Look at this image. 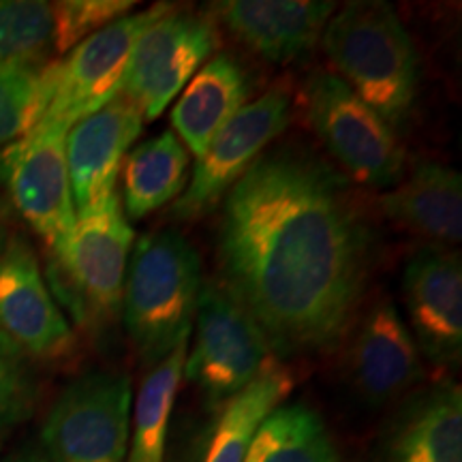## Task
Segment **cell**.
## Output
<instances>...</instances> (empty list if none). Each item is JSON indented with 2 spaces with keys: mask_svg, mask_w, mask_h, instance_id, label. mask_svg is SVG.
I'll return each mask as SVG.
<instances>
[{
  "mask_svg": "<svg viewBox=\"0 0 462 462\" xmlns=\"http://www.w3.org/2000/svg\"><path fill=\"white\" fill-rule=\"evenodd\" d=\"M201 285L199 255L182 234L161 229L137 240L120 313L142 364L157 366L190 337Z\"/></svg>",
  "mask_w": 462,
  "mask_h": 462,
  "instance_id": "3",
  "label": "cell"
},
{
  "mask_svg": "<svg viewBox=\"0 0 462 462\" xmlns=\"http://www.w3.org/2000/svg\"><path fill=\"white\" fill-rule=\"evenodd\" d=\"M133 0H62L51 3L54 17V34H51V50L58 54L71 51L90 34L123 20L135 9Z\"/></svg>",
  "mask_w": 462,
  "mask_h": 462,
  "instance_id": "26",
  "label": "cell"
},
{
  "mask_svg": "<svg viewBox=\"0 0 462 462\" xmlns=\"http://www.w3.org/2000/svg\"><path fill=\"white\" fill-rule=\"evenodd\" d=\"M189 338H184L142 381L133 402V432L126 462H165L167 430L184 374Z\"/></svg>",
  "mask_w": 462,
  "mask_h": 462,
  "instance_id": "22",
  "label": "cell"
},
{
  "mask_svg": "<svg viewBox=\"0 0 462 462\" xmlns=\"http://www.w3.org/2000/svg\"><path fill=\"white\" fill-rule=\"evenodd\" d=\"M273 357L257 321L229 296L221 282L206 281L195 310V345L193 351H187L184 374L201 390L208 404L221 407L227 402Z\"/></svg>",
  "mask_w": 462,
  "mask_h": 462,
  "instance_id": "6",
  "label": "cell"
},
{
  "mask_svg": "<svg viewBox=\"0 0 462 462\" xmlns=\"http://www.w3.org/2000/svg\"><path fill=\"white\" fill-rule=\"evenodd\" d=\"M133 236L116 190L106 204L79 215L69 240L51 253L50 287L79 326L114 321L123 310Z\"/></svg>",
  "mask_w": 462,
  "mask_h": 462,
  "instance_id": "4",
  "label": "cell"
},
{
  "mask_svg": "<svg viewBox=\"0 0 462 462\" xmlns=\"http://www.w3.org/2000/svg\"><path fill=\"white\" fill-rule=\"evenodd\" d=\"M221 45L210 11L178 9L159 17L131 51L120 95L143 120H157Z\"/></svg>",
  "mask_w": 462,
  "mask_h": 462,
  "instance_id": "7",
  "label": "cell"
},
{
  "mask_svg": "<svg viewBox=\"0 0 462 462\" xmlns=\"http://www.w3.org/2000/svg\"><path fill=\"white\" fill-rule=\"evenodd\" d=\"M291 120V92L285 84L248 101L210 142L195 165L184 193L170 208V218L193 223L210 215Z\"/></svg>",
  "mask_w": 462,
  "mask_h": 462,
  "instance_id": "9",
  "label": "cell"
},
{
  "mask_svg": "<svg viewBox=\"0 0 462 462\" xmlns=\"http://www.w3.org/2000/svg\"><path fill=\"white\" fill-rule=\"evenodd\" d=\"M34 379L28 357L0 334V449L32 411Z\"/></svg>",
  "mask_w": 462,
  "mask_h": 462,
  "instance_id": "27",
  "label": "cell"
},
{
  "mask_svg": "<svg viewBox=\"0 0 462 462\" xmlns=\"http://www.w3.org/2000/svg\"><path fill=\"white\" fill-rule=\"evenodd\" d=\"M142 129V114L123 95L69 129L65 152L78 217L106 204L116 193L120 167Z\"/></svg>",
  "mask_w": 462,
  "mask_h": 462,
  "instance_id": "15",
  "label": "cell"
},
{
  "mask_svg": "<svg viewBox=\"0 0 462 462\" xmlns=\"http://www.w3.org/2000/svg\"><path fill=\"white\" fill-rule=\"evenodd\" d=\"M242 462H340V456L321 415L296 401L265 418Z\"/></svg>",
  "mask_w": 462,
  "mask_h": 462,
  "instance_id": "23",
  "label": "cell"
},
{
  "mask_svg": "<svg viewBox=\"0 0 462 462\" xmlns=\"http://www.w3.org/2000/svg\"><path fill=\"white\" fill-rule=\"evenodd\" d=\"M345 340L346 374L371 407L398 401L424 379L418 345L390 298H381L356 319Z\"/></svg>",
  "mask_w": 462,
  "mask_h": 462,
  "instance_id": "13",
  "label": "cell"
},
{
  "mask_svg": "<svg viewBox=\"0 0 462 462\" xmlns=\"http://www.w3.org/2000/svg\"><path fill=\"white\" fill-rule=\"evenodd\" d=\"M296 388V377L279 357H273L245 390L221 404L204 462H242L257 430Z\"/></svg>",
  "mask_w": 462,
  "mask_h": 462,
  "instance_id": "20",
  "label": "cell"
},
{
  "mask_svg": "<svg viewBox=\"0 0 462 462\" xmlns=\"http://www.w3.org/2000/svg\"><path fill=\"white\" fill-rule=\"evenodd\" d=\"M334 11V3L315 0H225L210 14L259 56L291 62L321 42Z\"/></svg>",
  "mask_w": 462,
  "mask_h": 462,
  "instance_id": "16",
  "label": "cell"
},
{
  "mask_svg": "<svg viewBox=\"0 0 462 462\" xmlns=\"http://www.w3.org/2000/svg\"><path fill=\"white\" fill-rule=\"evenodd\" d=\"M0 334L32 360H58L75 343L73 328L24 238L0 246Z\"/></svg>",
  "mask_w": 462,
  "mask_h": 462,
  "instance_id": "12",
  "label": "cell"
},
{
  "mask_svg": "<svg viewBox=\"0 0 462 462\" xmlns=\"http://www.w3.org/2000/svg\"><path fill=\"white\" fill-rule=\"evenodd\" d=\"M125 217L142 221L154 210L173 204L187 189L189 150L176 133L165 131L142 142L123 161Z\"/></svg>",
  "mask_w": 462,
  "mask_h": 462,
  "instance_id": "21",
  "label": "cell"
},
{
  "mask_svg": "<svg viewBox=\"0 0 462 462\" xmlns=\"http://www.w3.org/2000/svg\"><path fill=\"white\" fill-rule=\"evenodd\" d=\"M51 34V3L0 0V62H43Z\"/></svg>",
  "mask_w": 462,
  "mask_h": 462,
  "instance_id": "25",
  "label": "cell"
},
{
  "mask_svg": "<svg viewBox=\"0 0 462 462\" xmlns=\"http://www.w3.org/2000/svg\"><path fill=\"white\" fill-rule=\"evenodd\" d=\"M67 133L65 126L42 120L0 150V182L51 253L60 251L78 221L65 152Z\"/></svg>",
  "mask_w": 462,
  "mask_h": 462,
  "instance_id": "10",
  "label": "cell"
},
{
  "mask_svg": "<svg viewBox=\"0 0 462 462\" xmlns=\"http://www.w3.org/2000/svg\"><path fill=\"white\" fill-rule=\"evenodd\" d=\"M321 45L337 75L394 131L418 99L420 56L390 3L360 0L334 14Z\"/></svg>",
  "mask_w": 462,
  "mask_h": 462,
  "instance_id": "2",
  "label": "cell"
},
{
  "mask_svg": "<svg viewBox=\"0 0 462 462\" xmlns=\"http://www.w3.org/2000/svg\"><path fill=\"white\" fill-rule=\"evenodd\" d=\"M383 215L398 227L454 246L462 240V178L454 167L421 161L404 180L379 198Z\"/></svg>",
  "mask_w": 462,
  "mask_h": 462,
  "instance_id": "18",
  "label": "cell"
},
{
  "mask_svg": "<svg viewBox=\"0 0 462 462\" xmlns=\"http://www.w3.org/2000/svg\"><path fill=\"white\" fill-rule=\"evenodd\" d=\"M409 332L420 354L439 366L460 364L462 356V262L441 246L421 248L402 273Z\"/></svg>",
  "mask_w": 462,
  "mask_h": 462,
  "instance_id": "14",
  "label": "cell"
},
{
  "mask_svg": "<svg viewBox=\"0 0 462 462\" xmlns=\"http://www.w3.org/2000/svg\"><path fill=\"white\" fill-rule=\"evenodd\" d=\"M171 7V3H159L129 14L75 45L65 60L56 62L54 90L42 120L71 129L86 116L99 112L114 101L123 88L135 43Z\"/></svg>",
  "mask_w": 462,
  "mask_h": 462,
  "instance_id": "11",
  "label": "cell"
},
{
  "mask_svg": "<svg viewBox=\"0 0 462 462\" xmlns=\"http://www.w3.org/2000/svg\"><path fill=\"white\" fill-rule=\"evenodd\" d=\"M374 462H462V390L437 383L415 392L381 432Z\"/></svg>",
  "mask_w": 462,
  "mask_h": 462,
  "instance_id": "17",
  "label": "cell"
},
{
  "mask_svg": "<svg viewBox=\"0 0 462 462\" xmlns=\"http://www.w3.org/2000/svg\"><path fill=\"white\" fill-rule=\"evenodd\" d=\"M56 62H0V146L42 123L54 90Z\"/></svg>",
  "mask_w": 462,
  "mask_h": 462,
  "instance_id": "24",
  "label": "cell"
},
{
  "mask_svg": "<svg viewBox=\"0 0 462 462\" xmlns=\"http://www.w3.org/2000/svg\"><path fill=\"white\" fill-rule=\"evenodd\" d=\"M302 99L310 129L356 182L392 189L402 180L407 157L396 131L337 73H310Z\"/></svg>",
  "mask_w": 462,
  "mask_h": 462,
  "instance_id": "5",
  "label": "cell"
},
{
  "mask_svg": "<svg viewBox=\"0 0 462 462\" xmlns=\"http://www.w3.org/2000/svg\"><path fill=\"white\" fill-rule=\"evenodd\" d=\"M133 388L123 373H88L51 404L42 441L50 462H126Z\"/></svg>",
  "mask_w": 462,
  "mask_h": 462,
  "instance_id": "8",
  "label": "cell"
},
{
  "mask_svg": "<svg viewBox=\"0 0 462 462\" xmlns=\"http://www.w3.org/2000/svg\"><path fill=\"white\" fill-rule=\"evenodd\" d=\"M345 180L313 154L274 150L221 201V285L285 357L330 354L357 319L373 231Z\"/></svg>",
  "mask_w": 462,
  "mask_h": 462,
  "instance_id": "1",
  "label": "cell"
},
{
  "mask_svg": "<svg viewBox=\"0 0 462 462\" xmlns=\"http://www.w3.org/2000/svg\"><path fill=\"white\" fill-rule=\"evenodd\" d=\"M251 97V78L231 54H217L195 73L171 109V125L195 159Z\"/></svg>",
  "mask_w": 462,
  "mask_h": 462,
  "instance_id": "19",
  "label": "cell"
},
{
  "mask_svg": "<svg viewBox=\"0 0 462 462\" xmlns=\"http://www.w3.org/2000/svg\"><path fill=\"white\" fill-rule=\"evenodd\" d=\"M5 245V238H3V225H0V246Z\"/></svg>",
  "mask_w": 462,
  "mask_h": 462,
  "instance_id": "28",
  "label": "cell"
}]
</instances>
